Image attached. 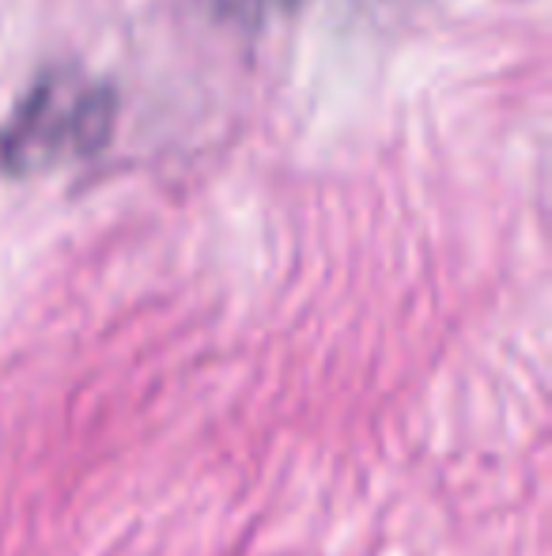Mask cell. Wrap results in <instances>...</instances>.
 <instances>
[{
  "label": "cell",
  "mask_w": 552,
  "mask_h": 556,
  "mask_svg": "<svg viewBox=\"0 0 552 556\" xmlns=\"http://www.w3.org/2000/svg\"><path fill=\"white\" fill-rule=\"evenodd\" d=\"M266 4H273V8H295V4H303V0H266Z\"/></svg>",
  "instance_id": "cell-2"
},
{
  "label": "cell",
  "mask_w": 552,
  "mask_h": 556,
  "mask_svg": "<svg viewBox=\"0 0 552 556\" xmlns=\"http://www.w3.org/2000/svg\"><path fill=\"white\" fill-rule=\"evenodd\" d=\"M114 129V91L76 68H50L0 125V175H35L99 152Z\"/></svg>",
  "instance_id": "cell-1"
}]
</instances>
